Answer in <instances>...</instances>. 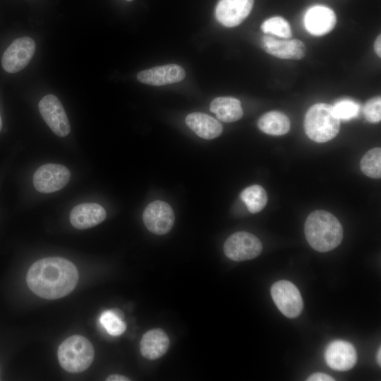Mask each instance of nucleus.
I'll list each match as a JSON object with an SVG mask.
<instances>
[{"label":"nucleus","mask_w":381,"mask_h":381,"mask_svg":"<svg viewBox=\"0 0 381 381\" xmlns=\"http://www.w3.org/2000/svg\"><path fill=\"white\" fill-rule=\"evenodd\" d=\"M78 272L69 260L59 257L40 259L29 268L26 282L37 296L57 299L69 294L76 286Z\"/></svg>","instance_id":"nucleus-1"},{"label":"nucleus","mask_w":381,"mask_h":381,"mask_svg":"<svg viewBox=\"0 0 381 381\" xmlns=\"http://www.w3.org/2000/svg\"><path fill=\"white\" fill-rule=\"evenodd\" d=\"M304 231L309 245L318 252L334 249L343 239L341 223L335 216L325 210H315L308 216Z\"/></svg>","instance_id":"nucleus-2"},{"label":"nucleus","mask_w":381,"mask_h":381,"mask_svg":"<svg viewBox=\"0 0 381 381\" xmlns=\"http://www.w3.org/2000/svg\"><path fill=\"white\" fill-rule=\"evenodd\" d=\"M340 119L330 104L318 103L309 108L304 120V128L310 139L317 143H325L339 133Z\"/></svg>","instance_id":"nucleus-3"},{"label":"nucleus","mask_w":381,"mask_h":381,"mask_svg":"<svg viewBox=\"0 0 381 381\" xmlns=\"http://www.w3.org/2000/svg\"><path fill=\"white\" fill-rule=\"evenodd\" d=\"M94 348L91 342L81 335H73L59 346L57 356L61 366L69 373H80L92 364Z\"/></svg>","instance_id":"nucleus-4"},{"label":"nucleus","mask_w":381,"mask_h":381,"mask_svg":"<svg viewBox=\"0 0 381 381\" xmlns=\"http://www.w3.org/2000/svg\"><path fill=\"white\" fill-rule=\"evenodd\" d=\"M270 292L276 306L284 315L289 318L299 316L303 302L299 290L292 282L287 280L276 282Z\"/></svg>","instance_id":"nucleus-5"},{"label":"nucleus","mask_w":381,"mask_h":381,"mask_svg":"<svg viewBox=\"0 0 381 381\" xmlns=\"http://www.w3.org/2000/svg\"><path fill=\"white\" fill-rule=\"evenodd\" d=\"M262 250V244L255 235L246 231L231 234L224 244V252L234 261H244L258 257Z\"/></svg>","instance_id":"nucleus-6"},{"label":"nucleus","mask_w":381,"mask_h":381,"mask_svg":"<svg viewBox=\"0 0 381 381\" xmlns=\"http://www.w3.org/2000/svg\"><path fill=\"white\" fill-rule=\"evenodd\" d=\"M70 171L58 164L49 163L40 167L33 175L35 189L42 193L56 192L63 188L69 181Z\"/></svg>","instance_id":"nucleus-7"},{"label":"nucleus","mask_w":381,"mask_h":381,"mask_svg":"<svg viewBox=\"0 0 381 381\" xmlns=\"http://www.w3.org/2000/svg\"><path fill=\"white\" fill-rule=\"evenodd\" d=\"M35 52V43L29 37L16 39L5 50L1 64L4 69L10 73L21 71L31 61Z\"/></svg>","instance_id":"nucleus-8"},{"label":"nucleus","mask_w":381,"mask_h":381,"mask_svg":"<svg viewBox=\"0 0 381 381\" xmlns=\"http://www.w3.org/2000/svg\"><path fill=\"white\" fill-rule=\"evenodd\" d=\"M143 220L145 227L157 235H164L172 229L175 217L171 207L166 202L155 200L145 209Z\"/></svg>","instance_id":"nucleus-9"},{"label":"nucleus","mask_w":381,"mask_h":381,"mask_svg":"<svg viewBox=\"0 0 381 381\" xmlns=\"http://www.w3.org/2000/svg\"><path fill=\"white\" fill-rule=\"evenodd\" d=\"M39 110L44 121L56 135L65 137L70 133L69 121L63 105L55 95L44 96L39 102Z\"/></svg>","instance_id":"nucleus-10"},{"label":"nucleus","mask_w":381,"mask_h":381,"mask_svg":"<svg viewBox=\"0 0 381 381\" xmlns=\"http://www.w3.org/2000/svg\"><path fill=\"white\" fill-rule=\"evenodd\" d=\"M253 3L254 0H219L215 8V18L225 27L237 26L248 16Z\"/></svg>","instance_id":"nucleus-11"},{"label":"nucleus","mask_w":381,"mask_h":381,"mask_svg":"<svg viewBox=\"0 0 381 381\" xmlns=\"http://www.w3.org/2000/svg\"><path fill=\"white\" fill-rule=\"evenodd\" d=\"M325 360L332 369L346 371L356 365L357 353L351 343L343 340H335L327 346L325 351Z\"/></svg>","instance_id":"nucleus-12"},{"label":"nucleus","mask_w":381,"mask_h":381,"mask_svg":"<svg viewBox=\"0 0 381 381\" xmlns=\"http://www.w3.org/2000/svg\"><path fill=\"white\" fill-rule=\"evenodd\" d=\"M185 75L186 72L181 66L167 64L142 71L138 73L137 79L144 84L160 86L180 82Z\"/></svg>","instance_id":"nucleus-13"},{"label":"nucleus","mask_w":381,"mask_h":381,"mask_svg":"<svg viewBox=\"0 0 381 381\" xmlns=\"http://www.w3.org/2000/svg\"><path fill=\"white\" fill-rule=\"evenodd\" d=\"M337 17L329 8L317 5L310 8L305 14L304 25L307 31L313 35L327 34L334 28Z\"/></svg>","instance_id":"nucleus-14"},{"label":"nucleus","mask_w":381,"mask_h":381,"mask_svg":"<svg viewBox=\"0 0 381 381\" xmlns=\"http://www.w3.org/2000/svg\"><path fill=\"white\" fill-rule=\"evenodd\" d=\"M262 45L268 54L280 59L298 60L306 55V46L298 40H279L265 35Z\"/></svg>","instance_id":"nucleus-15"},{"label":"nucleus","mask_w":381,"mask_h":381,"mask_svg":"<svg viewBox=\"0 0 381 381\" xmlns=\"http://www.w3.org/2000/svg\"><path fill=\"white\" fill-rule=\"evenodd\" d=\"M106 218L105 210L99 204L85 202L74 207L70 213V222L78 229H86L102 222Z\"/></svg>","instance_id":"nucleus-16"},{"label":"nucleus","mask_w":381,"mask_h":381,"mask_svg":"<svg viewBox=\"0 0 381 381\" xmlns=\"http://www.w3.org/2000/svg\"><path fill=\"white\" fill-rule=\"evenodd\" d=\"M169 344L167 333L160 328H155L148 330L142 337L140 351L144 358L156 360L167 353Z\"/></svg>","instance_id":"nucleus-17"},{"label":"nucleus","mask_w":381,"mask_h":381,"mask_svg":"<svg viewBox=\"0 0 381 381\" xmlns=\"http://www.w3.org/2000/svg\"><path fill=\"white\" fill-rule=\"evenodd\" d=\"M186 125L199 137L211 140L220 135L222 125L214 118L202 112H193L186 117Z\"/></svg>","instance_id":"nucleus-18"},{"label":"nucleus","mask_w":381,"mask_h":381,"mask_svg":"<svg viewBox=\"0 0 381 381\" xmlns=\"http://www.w3.org/2000/svg\"><path fill=\"white\" fill-rule=\"evenodd\" d=\"M210 110L219 120L227 123L238 121L243 114L241 102L231 97L214 99L210 104Z\"/></svg>","instance_id":"nucleus-19"},{"label":"nucleus","mask_w":381,"mask_h":381,"mask_svg":"<svg viewBox=\"0 0 381 381\" xmlns=\"http://www.w3.org/2000/svg\"><path fill=\"white\" fill-rule=\"evenodd\" d=\"M289 119L284 114L272 111L263 114L258 122V126L262 132L272 135H282L290 129Z\"/></svg>","instance_id":"nucleus-20"},{"label":"nucleus","mask_w":381,"mask_h":381,"mask_svg":"<svg viewBox=\"0 0 381 381\" xmlns=\"http://www.w3.org/2000/svg\"><path fill=\"white\" fill-rule=\"evenodd\" d=\"M241 199L250 213H258L265 207L267 202V195L262 186L252 185L241 192Z\"/></svg>","instance_id":"nucleus-21"},{"label":"nucleus","mask_w":381,"mask_h":381,"mask_svg":"<svg viewBox=\"0 0 381 381\" xmlns=\"http://www.w3.org/2000/svg\"><path fill=\"white\" fill-rule=\"evenodd\" d=\"M123 318V313L119 309L114 308L102 312L99 320L109 334L119 336L126 329Z\"/></svg>","instance_id":"nucleus-22"},{"label":"nucleus","mask_w":381,"mask_h":381,"mask_svg":"<svg viewBox=\"0 0 381 381\" xmlns=\"http://www.w3.org/2000/svg\"><path fill=\"white\" fill-rule=\"evenodd\" d=\"M363 173L373 179L381 177V149L375 147L368 151L361 161Z\"/></svg>","instance_id":"nucleus-23"},{"label":"nucleus","mask_w":381,"mask_h":381,"mask_svg":"<svg viewBox=\"0 0 381 381\" xmlns=\"http://www.w3.org/2000/svg\"><path fill=\"white\" fill-rule=\"evenodd\" d=\"M261 30L265 33H270L285 39L292 36L289 23L280 16H274L265 20L261 25Z\"/></svg>","instance_id":"nucleus-24"},{"label":"nucleus","mask_w":381,"mask_h":381,"mask_svg":"<svg viewBox=\"0 0 381 381\" xmlns=\"http://www.w3.org/2000/svg\"><path fill=\"white\" fill-rule=\"evenodd\" d=\"M333 108L337 117L346 121L356 118L360 111L358 104L350 99L340 100Z\"/></svg>","instance_id":"nucleus-25"},{"label":"nucleus","mask_w":381,"mask_h":381,"mask_svg":"<svg viewBox=\"0 0 381 381\" xmlns=\"http://www.w3.org/2000/svg\"><path fill=\"white\" fill-rule=\"evenodd\" d=\"M363 113L365 119L370 123H378L381 119L380 96L369 99L365 104Z\"/></svg>","instance_id":"nucleus-26"},{"label":"nucleus","mask_w":381,"mask_h":381,"mask_svg":"<svg viewBox=\"0 0 381 381\" xmlns=\"http://www.w3.org/2000/svg\"><path fill=\"white\" fill-rule=\"evenodd\" d=\"M308 381H334V379L330 375L323 373H316L311 375L308 379Z\"/></svg>","instance_id":"nucleus-27"},{"label":"nucleus","mask_w":381,"mask_h":381,"mask_svg":"<svg viewBox=\"0 0 381 381\" xmlns=\"http://www.w3.org/2000/svg\"><path fill=\"white\" fill-rule=\"evenodd\" d=\"M106 380L107 381H129L131 380V379L122 375L112 374L108 376Z\"/></svg>","instance_id":"nucleus-28"},{"label":"nucleus","mask_w":381,"mask_h":381,"mask_svg":"<svg viewBox=\"0 0 381 381\" xmlns=\"http://www.w3.org/2000/svg\"><path fill=\"white\" fill-rule=\"evenodd\" d=\"M380 45H381V36L380 35H379L377 37L375 41V44H374L375 51L379 57L381 56V46Z\"/></svg>","instance_id":"nucleus-29"},{"label":"nucleus","mask_w":381,"mask_h":381,"mask_svg":"<svg viewBox=\"0 0 381 381\" xmlns=\"http://www.w3.org/2000/svg\"><path fill=\"white\" fill-rule=\"evenodd\" d=\"M377 362L379 364V365H381V349L379 348L377 353Z\"/></svg>","instance_id":"nucleus-30"},{"label":"nucleus","mask_w":381,"mask_h":381,"mask_svg":"<svg viewBox=\"0 0 381 381\" xmlns=\"http://www.w3.org/2000/svg\"><path fill=\"white\" fill-rule=\"evenodd\" d=\"M1 128H2V121H1V116H0V131H1Z\"/></svg>","instance_id":"nucleus-31"},{"label":"nucleus","mask_w":381,"mask_h":381,"mask_svg":"<svg viewBox=\"0 0 381 381\" xmlns=\"http://www.w3.org/2000/svg\"><path fill=\"white\" fill-rule=\"evenodd\" d=\"M126 1H133V0H126Z\"/></svg>","instance_id":"nucleus-32"}]
</instances>
